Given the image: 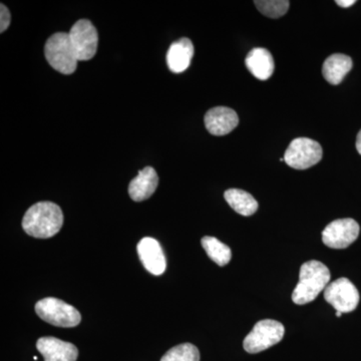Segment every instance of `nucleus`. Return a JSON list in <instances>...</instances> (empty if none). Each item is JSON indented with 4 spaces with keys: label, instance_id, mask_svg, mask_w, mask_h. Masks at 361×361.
<instances>
[{
    "label": "nucleus",
    "instance_id": "423d86ee",
    "mask_svg": "<svg viewBox=\"0 0 361 361\" xmlns=\"http://www.w3.org/2000/svg\"><path fill=\"white\" fill-rule=\"evenodd\" d=\"M322 154L319 142L308 137H297L290 142L285 152L284 160L289 167L296 170H306L319 163Z\"/></svg>",
    "mask_w": 361,
    "mask_h": 361
},
{
    "label": "nucleus",
    "instance_id": "6ab92c4d",
    "mask_svg": "<svg viewBox=\"0 0 361 361\" xmlns=\"http://www.w3.org/2000/svg\"><path fill=\"white\" fill-rule=\"evenodd\" d=\"M161 361H200V353L194 344L183 343L171 348Z\"/></svg>",
    "mask_w": 361,
    "mask_h": 361
},
{
    "label": "nucleus",
    "instance_id": "f03ea898",
    "mask_svg": "<svg viewBox=\"0 0 361 361\" xmlns=\"http://www.w3.org/2000/svg\"><path fill=\"white\" fill-rule=\"evenodd\" d=\"M329 268L319 261L304 263L299 273V282L292 294V300L298 305L312 302L329 284Z\"/></svg>",
    "mask_w": 361,
    "mask_h": 361
},
{
    "label": "nucleus",
    "instance_id": "ddd939ff",
    "mask_svg": "<svg viewBox=\"0 0 361 361\" xmlns=\"http://www.w3.org/2000/svg\"><path fill=\"white\" fill-rule=\"evenodd\" d=\"M158 185L159 177L155 169L146 167L144 170L140 171L137 177L130 180V197L135 202L147 200L155 193Z\"/></svg>",
    "mask_w": 361,
    "mask_h": 361
},
{
    "label": "nucleus",
    "instance_id": "0eeeda50",
    "mask_svg": "<svg viewBox=\"0 0 361 361\" xmlns=\"http://www.w3.org/2000/svg\"><path fill=\"white\" fill-rule=\"evenodd\" d=\"M324 298L336 311L349 313L357 307L360 296L355 284L348 278L342 277L327 285Z\"/></svg>",
    "mask_w": 361,
    "mask_h": 361
},
{
    "label": "nucleus",
    "instance_id": "f257e3e1",
    "mask_svg": "<svg viewBox=\"0 0 361 361\" xmlns=\"http://www.w3.org/2000/svg\"><path fill=\"white\" fill-rule=\"evenodd\" d=\"M63 224V211L52 202L35 204L26 211L23 219L26 234L39 239L51 238L61 231Z\"/></svg>",
    "mask_w": 361,
    "mask_h": 361
},
{
    "label": "nucleus",
    "instance_id": "aec40b11",
    "mask_svg": "<svg viewBox=\"0 0 361 361\" xmlns=\"http://www.w3.org/2000/svg\"><path fill=\"white\" fill-rule=\"evenodd\" d=\"M254 4L261 13L271 18H281L289 8L287 0H256Z\"/></svg>",
    "mask_w": 361,
    "mask_h": 361
},
{
    "label": "nucleus",
    "instance_id": "4be33fe9",
    "mask_svg": "<svg viewBox=\"0 0 361 361\" xmlns=\"http://www.w3.org/2000/svg\"><path fill=\"white\" fill-rule=\"evenodd\" d=\"M336 4H338L339 6L344 7V8H348V7L353 6V4H355V0H336Z\"/></svg>",
    "mask_w": 361,
    "mask_h": 361
},
{
    "label": "nucleus",
    "instance_id": "9b49d317",
    "mask_svg": "<svg viewBox=\"0 0 361 361\" xmlns=\"http://www.w3.org/2000/svg\"><path fill=\"white\" fill-rule=\"evenodd\" d=\"M37 348L44 361H77V346L71 342L61 341L56 337H42L37 342Z\"/></svg>",
    "mask_w": 361,
    "mask_h": 361
},
{
    "label": "nucleus",
    "instance_id": "5701e85b",
    "mask_svg": "<svg viewBox=\"0 0 361 361\" xmlns=\"http://www.w3.org/2000/svg\"><path fill=\"white\" fill-rule=\"evenodd\" d=\"M356 149H357L358 153L361 155V130L358 133L357 137H356Z\"/></svg>",
    "mask_w": 361,
    "mask_h": 361
},
{
    "label": "nucleus",
    "instance_id": "7ed1b4c3",
    "mask_svg": "<svg viewBox=\"0 0 361 361\" xmlns=\"http://www.w3.org/2000/svg\"><path fill=\"white\" fill-rule=\"evenodd\" d=\"M44 54L52 68L63 75H71L77 70L78 59L68 33L52 35L44 45Z\"/></svg>",
    "mask_w": 361,
    "mask_h": 361
},
{
    "label": "nucleus",
    "instance_id": "1a4fd4ad",
    "mask_svg": "<svg viewBox=\"0 0 361 361\" xmlns=\"http://www.w3.org/2000/svg\"><path fill=\"white\" fill-rule=\"evenodd\" d=\"M360 227L355 220L346 218L330 223L322 232V241L329 248L344 249L350 246L360 235Z\"/></svg>",
    "mask_w": 361,
    "mask_h": 361
},
{
    "label": "nucleus",
    "instance_id": "2eb2a0df",
    "mask_svg": "<svg viewBox=\"0 0 361 361\" xmlns=\"http://www.w3.org/2000/svg\"><path fill=\"white\" fill-rule=\"evenodd\" d=\"M245 65L252 75L260 80H268L274 71L272 54L263 47L252 49L246 56Z\"/></svg>",
    "mask_w": 361,
    "mask_h": 361
},
{
    "label": "nucleus",
    "instance_id": "f3484780",
    "mask_svg": "<svg viewBox=\"0 0 361 361\" xmlns=\"http://www.w3.org/2000/svg\"><path fill=\"white\" fill-rule=\"evenodd\" d=\"M225 200L230 207L242 216H251L257 212L258 202L248 192L240 189H229L224 193Z\"/></svg>",
    "mask_w": 361,
    "mask_h": 361
},
{
    "label": "nucleus",
    "instance_id": "39448f33",
    "mask_svg": "<svg viewBox=\"0 0 361 361\" xmlns=\"http://www.w3.org/2000/svg\"><path fill=\"white\" fill-rule=\"evenodd\" d=\"M285 329L276 320H261L254 325L250 334L244 339V349L248 353H259L279 343L283 339Z\"/></svg>",
    "mask_w": 361,
    "mask_h": 361
},
{
    "label": "nucleus",
    "instance_id": "4468645a",
    "mask_svg": "<svg viewBox=\"0 0 361 361\" xmlns=\"http://www.w3.org/2000/svg\"><path fill=\"white\" fill-rule=\"evenodd\" d=\"M194 56L193 42L189 39H180L173 42L167 54V63L171 71L180 73L191 65Z\"/></svg>",
    "mask_w": 361,
    "mask_h": 361
},
{
    "label": "nucleus",
    "instance_id": "412c9836",
    "mask_svg": "<svg viewBox=\"0 0 361 361\" xmlns=\"http://www.w3.org/2000/svg\"><path fill=\"white\" fill-rule=\"evenodd\" d=\"M11 16L8 8L4 4L0 6V32H6L11 25Z\"/></svg>",
    "mask_w": 361,
    "mask_h": 361
},
{
    "label": "nucleus",
    "instance_id": "20e7f679",
    "mask_svg": "<svg viewBox=\"0 0 361 361\" xmlns=\"http://www.w3.org/2000/svg\"><path fill=\"white\" fill-rule=\"evenodd\" d=\"M35 312L54 326L75 327L82 322V316L77 308L54 297L42 299L35 304Z\"/></svg>",
    "mask_w": 361,
    "mask_h": 361
},
{
    "label": "nucleus",
    "instance_id": "9d476101",
    "mask_svg": "<svg viewBox=\"0 0 361 361\" xmlns=\"http://www.w3.org/2000/svg\"><path fill=\"white\" fill-rule=\"evenodd\" d=\"M137 248L141 262L147 271L156 276H160L165 272L167 262L159 241L151 237H145L139 242Z\"/></svg>",
    "mask_w": 361,
    "mask_h": 361
},
{
    "label": "nucleus",
    "instance_id": "b1692460",
    "mask_svg": "<svg viewBox=\"0 0 361 361\" xmlns=\"http://www.w3.org/2000/svg\"><path fill=\"white\" fill-rule=\"evenodd\" d=\"M342 313L341 312H339V311H336V316L337 317H341Z\"/></svg>",
    "mask_w": 361,
    "mask_h": 361
},
{
    "label": "nucleus",
    "instance_id": "6e6552de",
    "mask_svg": "<svg viewBox=\"0 0 361 361\" xmlns=\"http://www.w3.org/2000/svg\"><path fill=\"white\" fill-rule=\"evenodd\" d=\"M70 39L78 61H90L96 56L99 35L89 20H80L71 28Z\"/></svg>",
    "mask_w": 361,
    "mask_h": 361
},
{
    "label": "nucleus",
    "instance_id": "a211bd4d",
    "mask_svg": "<svg viewBox=\"0 0 361 361\" xmlns=\"http://www.w3.org/2000/svg\"><path fill=\"white\" fill-rule=\"evenodd\" d=\"M201 243L204 250L216 264L225 266L231 261V249L215 237H203Z\"/></svg>",
    "mask_w": 361,
    "mask_h": 361
},
{
    "label": "nucleus",
    "instance_id": "f8f14e48",
    "mask_svg": "<svg viewBox=\"0 0 361 361\" xmlns=\"http://www.w3.org/2000/svg\"><path fill=\"white\" fill-rule=\"evenodd\" d=\"M206 129L214 135H225L236 129L239 123L236 111L227 106H216L207 111L205 118Z\"/></svg>",
    "mask_w": 361,
    "mask_h": 361
},
{
    "label": "nucleus",
    "instance_id": "dca6fc26",
    "mask_svg": "<svg viewBox=\"0 0 361 361\" xmlns=\"http://www.w3.org/2000/svg\"><path fill=\"white\" fill-rule=\"evenodd\" d=\"M353 68V59L342 54H336L325 59L323 63L322 73L329 84H341L345 75Z\"/></svg>",
    "mask_w": 361,
    "mask_h": 361
}]
</instances>
